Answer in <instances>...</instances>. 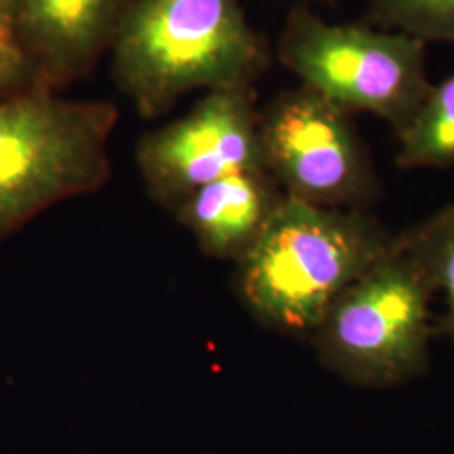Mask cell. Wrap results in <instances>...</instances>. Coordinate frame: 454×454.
<instances>
[{
    "mask_svg": "<svg viewBox=\"0 0 454 454\" xmlns=\"http://www.w3.org/2000/svg\"><path fill=\"white\" fill-rule=\"evenodd\" d=\"M110 49L114 82L145 118L194 90L253 88L268 66L241 0H133Z\"/></svg>",
    "mask_w": 454,
    "mask_h": 454,
    "instance_id": "obj_1",
    "label": "cell"
},
{
    "mask_svg": "<svg viewBox=\"0 0 454 454\" xmlns=\"http://www.w3.org/2000/svg\"><path fill=\"white\" fill-rule=\"evenodd\" d=\"M390 244L358 209L320 207L283 194L238 261V293L261 324L313 335L341 293Z\"/></svg>",
    "mask_w": 454,
    "mask_h": 454,
    "instance_id": "obj_2",
    "label": "cell"
},
{
    "mask_svg": "<svg viewBox=\"0 0 454 454\" xmlns=\"http://www.w3.org/2000/svg\"><path fill=\"white\" fill-rule=\"evenodd\" d=\"M118 118L110 101L43 86L0 98V243L54 204L108 184Z\"/></svg>",
    "mask_w": 454,
    "mask_h": 454,
    "instance_id": "obj_3",
    "label": "cell"
},
{
    "mask_svg": "<svg viewBox=\"0 0 454 454\" xmlns=\"http://www.w3.org/2000/svg\"><path fill=\"white\" fill-rule=\"evenodd\" d=\"M433 290L411 236L392 241L313 332L324 367L364 387L399 386L421 375Z\"/></svg>",
    "mask_w": 454,
    "mask_h": 454,
    "instance_id": "obj_4",
    "label": "cell"
},
{
    "mask_svg": "<svg viewBox=\"0 0 454 454\" xmlns=\"http://www.w3.org/2000/svg\"><path fill=\"white\" fill-rule=\"evenodd\" d=\"M279 61L301 86L345 114H371L403 130L431 82L426 44L367 24H333L294 9L278 44Z\"/></svg>",
    "mask_w": 454,
    "mask_h": 454,
    "instance_id": "obj_5",
    "label": "cell"
},
{
    "mask_svg": "<svg viewBox=\"0 0 454 454\" xmlns=\"http://www.w3.org/2000/svg\"><path fill=\"white\" fill-rule=\"evenodd\" d=\"M262 162L283 194L320 207L357 209L375 176L350 114L309 88L285 91L260 114Z\"/></svg>",
    "mask_w": 454,
    "mask_h": 454,
    "instance_id": "obj_6",
    "label": "cell"
},
{
    "mask_svg": "<svg viewBox=\"0 0 454 454\" xmlns=\"http://www.w3.org/2000/svg\"><path fill=\"white\" fill-rule=\"evenodd\" d=\"M137 163L148 194L168 211L214 180L266 172L253 88L207 91L185 116L140 138Z\"/></svg>",
    "mask_w": 454,
    "mask_h": 454,
    "instance_id": "obj_7",
    "label": "cell"
},
{
    "mask_svg": "<svg viewBox=\"0 0 454 454\" xmlns=\"http://www.w3.org/2000/svg\"><path fill=\"white\" fill-rule=\"evenodd\" d=\"M127 5V0H14L9 26L37 84L59 91L110 48Z\"/></svg>",
    "mask_w": 454,
    "mask_h": 454,
    "instance_id": "obj_8",
    "label": "cell"
},
{
    "mask_svg": "<svg viewBox=\"0 0 454 454\" xmlns=\"http://www.w3.org/2000/svg\"><path fill=\"white\" fill-rule=\"evenodd\" d=\"M281 195L268 172H241L197 189L172 212L206 256L239 261L258 239Z\"/></svg>",
    "mask_w": 454,
    "mask_h": 454,
    "instance_id": "obj_9",
    "label": "cell"
},
{
    "mask_svg": "<svg viewBox=\"0 0 454 454\" xmlns=\"http://www.w3.org/2000/svg\"><path fill=\"white\" fill-rule=\"evenodd\" d=\"M399 135L403 168H442L454 163V71L431 84L421 106Z\"/></svg>",
    "mask_w": 454,
    "mask_h": 454,
    "instance_id": "obj_10",
    "label": "cell"
},
{
    "mask_svg": "<svg viewBox=\"0 0 454 454\" xmlns=\"http://www.w3.org/2000/svg\"><path fill=\"white\" fill-rule=\"evenodd\" d=\"M367 20L373 27L406 34L426 46L454 44V0H371Z\"/></svg>",
    "mask_w": 454,
    "mask_h": 454,
    "instance_id": "obj_11",
    "label": "cell"
},
{
    "mask_svg": "<svg viewBox=\"0 0 454 454\" xmlns=\"http://www.w3.org/2000/svg\"><path fill=\"white\" fill-rule=\"evenodd\" d=\"M422 261L446 298V328L454 341V206L446 207L409 234Z\"/></svg>",
    "mask_w": 454,
    "mask_h": 454,
    "instance_id": "obj_12",
    "label": "cell"
},
{
    "mask_svg": "<svg viewBox=\"0 0 454 454\" xmlns=\"http://www.w3.org/2000/svg\"><path fill=\"white\" fill-rule=\"evenodd\" d=\"M39 86L33 65L9 26L0 22V98Z\"/></svg>",
    "mask_w": 454,
    "mask_h": 454,
    "instance_id": "obj_13",
    "label": "cell"
},
{
    "mask_svg": "<svg viewBox=\"0 0 454 454\" xmlns=\"http://www.w3.org/2000/svg\"><path fill=\"white\" fill-rule=\"evenodd\" d=\"M12 4H14V0H0V22L5 26H9V20H11Z\"/></svg>",
    "mask_w": 454,
    "mask_h": 454,
    "instance_id": "obj_14",
    "label": "cell"
}]
</instances>
